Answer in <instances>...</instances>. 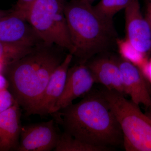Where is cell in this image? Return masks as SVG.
<instances>
[{
	"label": "cell",
	"mask_w": 151,
	"mask_h": 151,
	"mask_svg": "<svg viewBox=\"0 0 151 151\" xmlns=\"http://www.w3.org/2000/svg\"><path fill=\"white\" fill-rule=\"evenodd\" d=\"M52 115L64 131L87 144L109 148L123 144L122 129L102 92L89 93Z\"/></svg>",
	"instance_id": "cell-1"
},
{
	"label": "cell",
	"mask_w": 151,
	"mask_h": 151,
	"mask_svg": "<svg viewBox=\"0 0 151 151\" xmlns=\"http://www.w3.org/2000/svg\"><path fill=\"white\" fill-rule=\"evenodd\" d=\"M39 46L7 67L11 93L27 116L37 113L50 78L63 60L56 52Z\"/></svg>",
	"instance_id": "cell-2"
},
{
	"label": "cell",
	"mask_w": 151,
	"mask_h": 151,
	"mask_svg": "<svg viewBox=\"0 0 151 151\" xmlns=\"http://www.w3.org/2000/svg\"><path fill=\"white\" fill-rule=\"evenodd\" d=\"M65 18L74 48L80 63H86L95 55L108 50L116 41L113 22L100 16L87 0H71L66 3Z\"/></svg>",
	"instance_id": "cell-3"
},
{
	"label": "cell",
	"mask_w": 151,
	"mask_h": 151,
	"mask_svg": "<svg viewBox=\"0 0 151 151\" xmlns=\"http://www.w3.org/2000/svg\"><path fill=\"white\" fill-rule=\"evenodd\" d=\"M65 0H35L22 13L43 43L55 45L73 55L64 9Z\"/></svg>",
	"instance_id": "cell-4"
},
{
	"label": "cell",
	"mask_w": 151,
	"mask_h": 151,
	"mask_svg": "<svg viewBox=\"0 0 151 151\" xmlns=\"http://www.w3.org/2000/svg\"><path fill=\"white\" fill-rule=\"evenodd\" d=\"M118 120L127 151H151V118L137 105L116 91H102Z\"/></svg>",
	"instance_id": "cell-5"
},
{
	"label": "cell",
	"mask_w": 151,
	"mask_h": 151,
	"mask_svg": "<svg viewBox=\"0 0 151 151\" xmlns=\"http://www.w3.org/2000/svg\"><path fill=\"white\" fill-rule=\"evenodd\" d=\"M0 41L32 48L43 43L25 18L14 9L0 21Z\"/></svg>",
	"instance_id": "cell-6"
},
{
	"label": "cell",
	"mask_w": 151,
	"mask_h": 151,
	"mask_svg": "<svg viewBox=\"0 0 151 151\" xmlns=\"http://www.w3.org/2000/svg\"><path fill=\"white\" fill-rule=\"evenodd\" d=\"M59 135L55 125L54 119L22 127L17 151L54 150Z\"/></svg>",
	"instance_id": "cell-7"
},
{
	"label": "cell",
	"mask_w": 151,
	"mask_h": 151,
	"mask_svg": "<svg viewBox=\"0 0 151 151\" xmlns=\"http://www.w3.org/2000/svg\"><path fill=\"white\" fill-rule=\"evenodd\" d=\"M95 83V78L86 63L69 68L64 89L50 114L72 104L76 99L89 92Z\"/></svg>",
	"instance_id": "cell-8"
},
{
	"label": "cell",
	"mask_w": 151,
	"mask_h": 151,
	"mask_svg": "<svg viewBox=\"0 0 151 151\" xmlns=\"http://www.w3.org/2000/svg\"><path fill=\"white\" fill-rule=\"evenodd\" d=\"M126 38L139 51L151 50V27L141 12L139 0H133L125 9Z\"/></svg>",
	"instance_id": "cell-9"
},
{
	"label": "cell",
	"mask_w": 151,
	"mask_h": 151,
	"mask_svg": "<svg viewBox=\"0 0 151 151\" xmlns=\"http://www.w3.org/2000/svg\"><path fill=\"white\" fill-rule=\"evenodd\" d=\"M122 73L125 94L131 97L137 105H143L148 108L151 106V97L145 76L140 69L132 63L123 59H118Z\"/></svg>",
	"instance_id": "cell-10"
},
{
	"label": "cell",
	"mask_w": 151,
	"mask_h": 151,
	"mask_svg": "<svg viewBox=\"0 0 151 151\" xmlns=\"http://www.w3.org/2000/svg\"><path fill=\"white\" fill-rule=\"evenodd\" d=\"M73 56L70 53L67 55L52 74L44 92L37 114L44 116L51 114L64 89L68 71Z\"/></svg>",
	"instance_id": "cell-11"
},
{
	"label": "cell",
	"mask_w": 151,
	"mask_h": 151,
	"mask_svg": "<svg viewBox=\"0 0 151 151\" xmlns=\"http://www.w3.org/2000/svg\"><path fill=\"white\" fill-rule=\"evenodd\" d=\"M95 78L96 83L110 91L125 95L122 73L117 59L102 57L86 64Z\"/></svg>",
	"instance_id": "cell-12"
},
{
	"label": "cell",
	"mask_w": 151,
	"mask_h": 151,
	"mask_svg": "<svg viewBox=\"0 0 151 151\" xmlns=\"http://www.w3.org/2000/svg\"><path fill=\"white\" fill-rule=\"evenodd\" d=\"M19 107L16 102L0 113V151L17 150L22 127Z\"/></svg>",
	"instance_id": "cell-13"
},
{
	"label": "cell",
	"mask_w": 151,
	"mask_h": 151,
	"mask_svg": "<svg viewBox=\"0 0 151 151\" xmlns=\"http://www.w3.org/2000/svg\"><path fill=\"white\" fill-rule=\"evenodd\" d=\"M111 148L87 144L64 131L59 135L55 151H107Z\"/></svg>",
	"instance_id": "cell-14"
},
{
	"label": "cell",
	"mask_w": 151,
	"mask_h": 151,
	"mask_svg": "<svg viewBox=\"0 0 151 151\" xmlns=\"http://www.w3.org/2000/svg\"><path fill=\"white\" fill-rule=\"evenodd\" d=\"M116 43L121 58L137 66L141 70L147 64L148 59L147 55L139 51L126 38H117Z\"/></svg>",
	"instance_id": "cell-15"
},
{
	"label": "cell",
	"mask_w": 151,
	"mask_h": 151,
	"mask_svg": "<svg viewBox=\"0 0 151 151\" xmlns=\"http://www.w3.org/2000/svg\"><path fill=\"white\" fill-rule=\"evenodd\" d=\"M133 0H101L93 6L98 14L107 21L113 22V17L117 13L124 9Z\"/></svg>",
	"instance_id": "cell-16"
},
{
	"label": "cell",
	"mask_w": 151,
	"mask_h": 151,
	"mask_svg": "<svg viewBox=\"0 0 151 151\" xmlns=\"http://www.w3.org/2000/svg\"><path fill=\"white\" fill-rule=\"evenodd\" d=\"M34 48L0 41V62L7 67L29 53Z\"/></svg>",
	"instance_id": "cell-17"
},
{
	"label": "cell",
	"mask_w": 151,
	"mask_h": 151,
	"mask_svg": "<svg viewBox=\"0 0 151 151\" xmlns=\"http://www.w3.org/2000/svg\"><path fill=\"white\" fill-rule=\"evenodd\" d=\"M16 102L13 95L7 89L0 91V113L11 108Z\"/></svg>",
	"instance_id": "cell-18"
},
{
	"label": "cell",
	"mask_w": 151,
	"mask_h": 151,
	"mask_svg": "<svg viewBox=\"0 0 151 151\" xmlns=\"http://www.w3.org/2000/svg\"><path fill=\"white\" fill-rule=\"evenodd\" d=\"M35 0H18L14 9L20 13L25 12Z\"/></svg>",
	"instance_id": "cell-19"
},
{
	"label": "cell",
	"mask_w": 151,
	"mask_h": 151,
	"mask_svg": "<svg viewBox=\"0 0 151 151\" xmlns=\"http://www.w3.org/2000/svg\"><path fill=\"white\" fill-rule=\"evenodd\" d=\"M141 71L151 84V58Z\"/></svg>",
	"instance_id": "cell-20"
},
{
	"label": "cell",
	"mask_w": 151,
	"mask_h": 151,
	"mask_svg": "<svg viewBox=\"0 0 151 151\" xmlns=\"http://www.w3.org/2000/svg\"><path fill=\"white\" fill-rule=\"evenodd\" d=\"M9 86V82L7 79L1 73H0V91L4 89H7Z\"/></svg>",
	"instance_id": "cell-21"
},
{
	"label": "cell",
	"mask_w": 151,
	"mask_h": 151,
	"mask_svg": "<svg viewBox=\"0 0 151 151\" xmlns=\"http://www.w3.org/2000/svg\"><path fill=\"white\" fill-rule=\"evenodd\" d=\"M145 17L151 27V0H148Z\"/></svg>",
	"instance_id": "cell-22"
},
{
	"label": "cell",
	"mask_w": 151,
	"mask_h": 151,
	"mask_svg": "<svg viewBox=\"0 0 151 151\" xmlns=\"http://www.w3.org/2000/svg\"><path fill=\"white\" fill-rule=\"evenodd\" d=\"M9 12H5L0 10V21L4 17H5L9 13Z\"/></svg>",
	"instance_id": "cell-23"
},
{
	"label": "cell",
	"mask_w": 151,
	"mask_h": 151,
	"mask_svg": "<svg viewBox=\"0 0 151 151\" xmlns=\"http://www.w3.org/2000/svg\"><path fill=\"white\" fill-rule=\"evenodd\" d=\"M5 68H6V65L0 62V73H1L2 71Z\"/></svg>",
	"instance_id": "cell-24"
},
{
	"label": "cell",
	"mask_w": 151,
	"mask_h": 151,
	"mask_svg": "<svg viewBox=\"0 0 151 151\" xmlns=\"http://www.w3.org/2000/svg\"><path fill=\"white\" fill-rule=\"evenodd\" d=\"M148 111L146 114L150 118H151V106L148 108Z\"/></svg>",
	"instance_id": "cell-25"
},
{
	"label": "cell",
	"mask_w": 151,
	"mask_h": 151,
	"mask_svg": "<svg viewBox=\"0 0 151 151\" xmlns=\"http://www.w3.org/2000/svg\"><path fill=\"white\" fill-rule=\"evenodd\" d=\"M87 1H88L89 2L91 3V4H92V2H93L94 1H95V0H87Z\"/></svg>",
	"instance_id": "cell-26"
}]
</instances>
